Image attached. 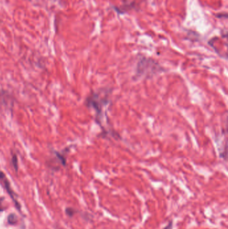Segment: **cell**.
I'll return each instance as SVG.
<instances>
[{
    "label": "cell",
    "mask_w": 228,
    "mask_h": 229,
    "mask_svg": "<svg viewBox=\"0 0 228 229\" xmlns=\"http://www.w3.org/2000/svg\"><path fill=\"white\" fill-rule=\"evenodd\" d=\"M0 181H2V183L4 184L5 188H6V189L7 190V192H8L9 194L10 195L12 199H13V200L15 202V204H16V206H18V209H19V208H20V206H19V204L18 203V202L15 200L14 198L13 192H12V190H11V188H10V186H9V181H8V180H7V178H6V176L4 175V174L3 172H1V171H0Z\"/></svg>",
    "instance_id": "6da1fadb"
},
{
    "label": "cell",
    "mask_w": 228,
    "mask_h": 229,
    "mask_svg": "<svg viewBox=\"0 0 228 229\" xmlns=\"http://www.w3.org/2000/svg\"><path fill=\"white\" fill-rule=\"evenodd\" d=\"M173 228V220H170L168 225L163 229H172Z\"/></svg>",
    "instance_id": "7a4b0ae2"
},
{
    "label": "cell",
    "mask_w": 228,
    "mask_h": 229,
    "mask_svg": "<svg viewBox=\"0 0 228 229\" xmlns=\"http://www.w3.org/2000/svg\"><path fill=\"white\" fill-rule=\"evenodd\" d=\"M68 210H70V212H68V211H66V213L68 214L69 216H73L74 214V212H75V211L74 210V209H72V208H68Z\"/></svg>",
    "instance_id": "3957f363"
},
{
    "label": "cell",
    "mask_w": 228,
    "mask_h": 229,
    "mask_svg": "<svg viewBox=\"0 0 228 229\" xmlns=\"http://www.w3.org/2000/svg\"><path fill=\"white\" fill-rule=\"evenodd\" d=\"M12 161H13V163H14V167H15V169H16V170H18V166H16L17 160H16V157H15V156L13 158V160H12Z\"/></svg>",
    "instance_id": "277c9868"
}]
</instances>
